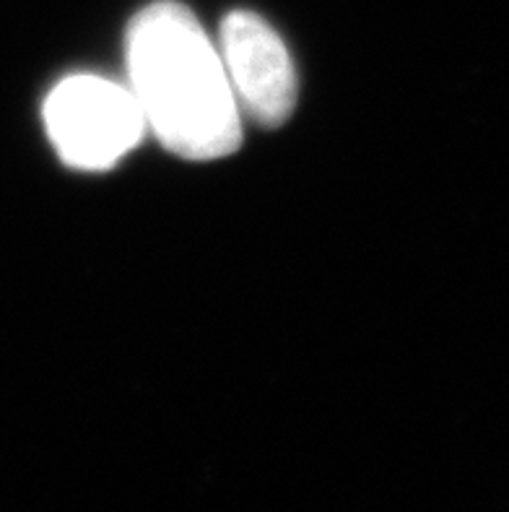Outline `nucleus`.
I'll return each mask as SVG.
<instances>
[{
    "label": "nucleus",
    "mask_w": 509,
    "mask_h": 512,
    "mask_svg": "<svg viewBox=\"0 0 509 512\" xmlns=\"http://www.w3.org/2000/svg\"><path fill=\"white\" fill-rule=\"evenodd\" d=\"M42 115L60 159L91 172L120 162L146 133L133 91L91 73L63 78L50 91Z\"/></svg>",
    "instance_id": "obj_2"
},
{
    "label": "nucleus",
    "mask_w": 509,
    "mask_h": 512,
    "mask_svg": "<svg viewBox=\"0 0 509 512\" xmlns=\"http://www.w3.org/2000/svg\"><path fill=\"white\" fill-rule=\"evenodd\" d=\"M125 60L128 89L164 149L193 162L239 149L242 112L219 45L190 8L159 0L138 11L125 37Z\"/></svg>",
    "instance_id": "obj_1"
},
{
    "label": "nucleus",
    "mask_w": 509,
    "mask_h": 512,
    "mask_svg": "<svg viewBox=\"0 0 509 512\" xmlns=\"http://www.w3.org/2000/svg\"><path fill=\"white\" fill-rule=\"evenodd\" d=\"M219 52L239 112L265 128H278L297 107V71L284 39L252 11H232L221 21Z\"/></svg>",
    "instance_id": "obj_3"
}]
</instances>
